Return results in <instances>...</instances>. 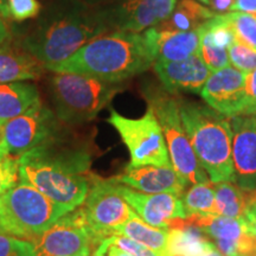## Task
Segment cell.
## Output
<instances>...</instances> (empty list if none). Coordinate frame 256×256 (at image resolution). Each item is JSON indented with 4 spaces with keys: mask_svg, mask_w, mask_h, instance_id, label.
<instances>
[{
    "mask_svg": "<svg viewBox=\"0 0 256 256\" xmlns=\"http://www.w3.org/2000/svg\"><path fill=\"white\" fill-rule=\"evenodd\" d=\"M8 18L16 22H23L26 19L37 17L40 14V4L37 0H8Z\"/></svg>",
    "mask_w": 256,
    "mask_h": 256,
    "instance_id": "30",
    "label": "cell"
},
{
    "mask_svg": "<svg viewBox=\"0 0 256 256\" xmlns=\"http://www.w3.org/2000/svg\"><path fill=\"white\" fill-rule=\"evenodd\" d=\"M82 2H84L86 4L92 6V5H96V4H100V2H104V0H82Z\"/></svg>",
    "mask_w": 256,
    "mask_h": 256,
    "instance_id": "42",
    "label": "cell"
},
{
    "mask_svg": "<svg viewBox=\"0 0 256 256\" xmlns=\"http://www.w3.org/2000/svg\"><path fill=\"white\" fill-rule=\"evenodd\" d=\"M156 60V51L145 32L112 31L94 38L51 72L83 74L104 81L124 82L145 72Z\"/></svg>",
    "mask_w": 256,
    "mask_h": 256,
    "instance_id": "3",
    "label": "cell"
},
{
    "mask_svg": "<svg viewBox=\"0 0 256 256\" xmlns=\"http://www.w3.org/2000/svg\"><path fill=\"white\" fill-rule=\"evenodd\" d=\"M0 232L11 234V235H14V228H12L8 214H6L5 206L4 204H2V198H0Z\"/></svg>",
    "mask_w": 256,
    "mask_h": 256,
    "instance_id": "36",
    "label": "cell"
},
{
    "mask_svg": "<svg viewBox=\"0 0 256 256\" xmlns=\"http://www.w3.org/2000/svg\"><path fill=\"white\" fill-rule=\"evenodd\" d=\"M108 124H112L130 153V168L158 166L172 168L164 134L154 112L147 104L146 113L139 119H130L110 110Z\"/></svg>",
    "mask_w": 256,
    "mask_h": 256,
    "instance_id": "8",
    "label": "cell"
},
{
    "mask_svg": "<svg viewBox=\"0 0 256 256\" xmlns=\"http://www.w3.org/2000/svg\"><path fill=\"white\" fill-rule=\"evenodd\" d=\"M254 16H256V14H254Z\"/></svg>",
    "mask_w": 256,
    "mask_h": 256,
    "instance_id": "46",
    "label": "cell"
},
{
    "mask_svg": "<svg viewBox=\"0 0 256 256\" xmlns=\"http://www.w3.org/2000/svg\"><path fill=\"white\" fill-rule=\"evenodd\" d=\"M185 133L211 183L234 182L230 118L208 104L177 98Z\"/></svg>",
    "mask_w": 256,
    "mask_h": 256,
    "instance_id": "4",
    "label": "cell"
},
{
    "mask_svg": "<svg viewBox=\"0 0 256 256\" xmlns=\"http://www.w3.org/2000/svg\"><path fill=\"white\" fill-rule=\"evenodd\" d=\"M217 14L196 0H180L165 22L156 25L166 31H194L206 24Z\"/></svg>",
    "mask_w": 256,
    "mask_h": 256,
    "instance_id": "22",
    "label": "cell"
},
{
    "mask_svg": "<svg viewBox=\"0 0 256 256\" xmlns=\"http://www.w3.org/2000/svg\"><path fill=\"white\" fill-rule=\"evenodd\" d=\"M200 2H203V4H206V0H200Z\"/></svg>",
    "mask_w": 256,
    "mask_h": 256,
    "instance_id": "44",
    "label": "cell"
},
{
    "mask_svg": "<svg viewBox=\"0 0 256 256\" xmlns=\"http://www.w3.org/2000/svg\"><path fill=\"white\" fill-rule=\"evenodd\" d=\"M107 256H133L132 254H130V252L124 250V249H121L118 247V246H115L114 243H110V247L107 249Z\"/></svg>",
    "mask_w": 256,
    "mask_h": 256,
    "instance_id": "40",
    "label": "cell"
},
{
    "mask_svg": "<svg viewBox=\"0 0 256 256\" xmlns=\"http://www.w3.org/2000/svg\"><path fill=\"white\" fill-rule=\"evenodd\" d=\"M230 63L234 68L248 74L256 69V50L235 40L228 49Z\"/></svg>",
    "mask_w": 256,
    "mask_h": 256,
    "instance_id": "29",
    "label": "cell"
},
{
    "mask_svg": "<svg viewBox=\"0 0 256 256\" xmlns=\"http://www.w3.org/2000/svg\"><path fill=\"white\" fill-rule=\"evenodd\" d=\"M107 32L98 10L82 0H52L24 36L22 48L52 70Z\"/></svg>",
    "mask_w": 256,
    "mask_h": 256,
    "instance_id": "2",
    "label": "cell"
},
{
    "mask_svg": "<svg viewBox=\"0 0 256 256\" xmlns=\"http://www.w3.org/2000/svg\"><path fill=\"white\" fill-rule=\"evenodd\" d=\"M44 66L22 46L8 42L0 46V83L23 82L40 78Z\"/></svg>",
    "mask_w": 256,
    "mask_h": 256,
    "instance_id": "19",
    "label": "cell"
},
{
    "mask_svg": "<svg viewBox=\"0 0 256 256\" xmlns=\"http://www.w3.org/2000/svg\"><path fill=\"white\" fill-rule=\"evenodd\" d=\"M119 190L134 212L150 226L170 229L176 220H184L182 197L174 194H145L119 184Z\"/></svg>",
    "mask_w": 256,
    "mask_h": 256,
    "instance_id": "14",
    "label": "cell"
},
{
    "mask_svg": "<svg viewBox=\"0 0 256 256\" xmlns=\"http://www.w3.org/2000/svg\"><path fill=\"white\" fill-rule=\"evenodd\" d=\"M112 243H114L115 246H118L119 248L128 252L133 256H162L159 255L158 252L146 248L145 246L140 244V243L133 241V240L128 238L124 235H118V234H115V235L112 236Z\"/></svg>",
    "mask_w": 256,
    "mask_h": 256,
    "instance_id": "32",
    "label": "cell"
},
{
    "mask_svg": "<svg viewBox=\"0 0 256 256\" xmlns=\"http://www.w3.org/2000/svg\"><path fill=\"white\" fill-rule=\"evenodd\" d=\"M147 104L154 112L164 134L172 168L188 186L210 182L202 168L182 124L177 98L168 92L150 88L145 92Z\"/></svg>",
    "mask_w": 256,
    "mask_h": 256,
    "instance_id": "6",
    "label": "cell"
},
{
    "mask_svg": "<svg viewBox=\"0 0 256 256\" xmlns=\"http://www.w3.org/2000/svg\"><path fill=\"white\" fill-rule=\"evenodd\" d=\"M182 202L188 216L191 215H218L216 208V196L214 183H198L186 188L182 196Z\"/></svg>",
    "mask_w": 256,
    "mask_h": 256,
    "instance_id": "25",
    "label": "cell"
},
{
    "mask_svg": "<svg viewBox=\"0 0 256 256\" xmlns=\"http://www.w3.org/2000/svg\"><path fill=\"white\" fill-rule=\"evenodd\" d=\"M243 220L247 223L249 232L256 236V191H248V202Z\"/></svg>",
    "mask_w": 256,
    "mask_h": 256,
    "instance_id": "34",
    "label": "cell"
},
{
    "mask_svg": "<svg viewBox=\"0 0 256 256\" xmlns=\"http://www.w3.org/2000/svg\"><path fill=\"white\" fill-rule=\"evenodd\" d=\"M185 220L197 228L210 242L235 241L249 232L243 218H230L220 215H191Z\"/></svg>",
    "mask_w": 256,
    "mask_h": 256,
    "instance_id": "21",
    "label": "cell"
},
{
    "mask_svg": "<svg viewBox=\"0 0 256 256\" xmlns=\"http://www.w3.org/2000/svg\"><path fill=\"white\" fill-rule=\"evenodd\" d=\"M168 229L156 228L140 218L133 211L130 218L118 230V235H124L146 248L158 252L162 256H168Z\"/></svg>",
    "mask_w": 256,
    "mask_h": 256,
    "instance_id": "23",
    "label": "cell"
},
{
    "mask_svg": "<svg viewBox=\"0 0 256 256\" xmlns=\"http://www.w3.org/2000/svg\"><path fill=\"white\" fill-rule=\"evenodd\" d=\"M177 0H119L98 8L101 20L110 31L140 32L165 22Z\"/></svg>",
    "mask_w": 256,
    "mask_h": 256,
    "instance_id": "11",
    "label": "cell"
},
{
    "mask_svg": "<svg viewBox=\"0 0 256 256\" xmlns=\"http://www.w3.org/2000/svg\"><path fill=\"white\" fill-rule=\"evenodd\" d=\"M81 256H89V254H84V255H81Z\"/></svg>",
    "mask_w": 256,
    "mask_h": 256,
    "instance_id": "45",
    "label": "cell"
},
{
    "mask_svg": "<svg viewBox=\"0 0 256 256\" xmlns=\"http://www.w3.org/2000/svg\"><path fill=\"white\" fill-rule=\"evenodd\" d=\"M6 2L8 0H0V14L4 18H8V8H6Z\"/></svg>",
    "mask_w": 256,
    "mask_h": 256,
    "instance_id": "41",
    "label": "cell"
},
{
    "mask_svg": "<svg viewBox=\"0 0 256 256\" xmlns=\"http://www.w3.org/2000/svg\"><path fill=\"white\" fill-rule=\"evenodd\" d=\"M235 40L256 50V16L246 12L222 14Z\"/></svg>",
    "mask_w": 256,
    "mask_h": 256,
    "instance_id": "26",
    "label": "cell"
},
{
    "mask_svg": "<svg viewBox=\"0 0 256 256\" xmlns=\"http://www.w3.org/2000/svg\"><path fill=\"white\" fill-rule=\"evenodd\" d=\"M246 76L247 74L230 66L211 72L200 92L202 98L224 116L242 115L246 100Z\"/></svg>",
    "mask_w": 256,
    "mask_h": 256,
    "instance_id": "13",
    "label": "cell"
},
{
    "mask_svg": "<svg viewBox=\"0 0 256 256\" xmlns=\"http://www.w3.org/2000/svg\"><path fill=\"white\" fill-rule=\"evenodd\" d=\"M232 11L254 14H256V0H235Z\"/></svg>",
    "mask_w": 256,
    "mask_h": 256,
    "instance_id": "35",
    "label": "cell"
},
{
    "mask_svg": "<svg viewBox=\"0 0 256 256\" xmlns=\"http://www.w3.org/2000/svg\"><path fill=\"white\" fill-rule=\"evenodd\" d=\"M10 37V32L8 28V25H6L4 17H2V14H0V46L8 42Z\"/></svg>",
    "mask_w": 256,
    "mask_h": 256,
    "instance_id": "39",
    "label": "cell"
},
{
    "mask_svg": "<svg viewBox=\"0 0 256 256\" xmlns=\"http://www.w3.org/2000/svg\"><path fill=\"white\" fill-rule=\"evenodd\" d=\"M37 256H81L90 252L92 238L82 208H76L32 240Z\"/></svg>",
    "mask_w": 256,
    "mask_h": 256,
    "instance_id": "12",
    "label": "cell"
},
{
    "mask_svg": "<svg viewBox=\"0 0 256 256\" xmlns=\"http://www.w3.org/2000/svg\"><path fill=\"white\" fill-rule=\"evenodd\" d=\"M200 56L211 72H218V70L230 66L229 54L228 50L226 49H218V48L211 46L209 44L200 43Z\"/></svg>",
    "mask_w": 256,
    "mask_h": 256,
    "instance_id": "31",
    "label": "cell"
},
{
    "mask_svg": "<svg viewBox=\"0 0 256 256\" xmlns=\"http://www.w3.org/2000/svg\"><path fill=\"white\" fill-rule=\"evenodd\" d=\"M232 130L234 183L246 191H256V116L230 118Z\"/></svg>",
    "mask_w": 256,
    "mask_h": 256,
    "instance_id": "15",
    "label": "cell"
},
{
    "mask_svg": "<svg viewBox=\"0 0 256 256\" xmlns=\"http://www.w3.org/2000/svg\"><path fill=\"white\" fill-rule=\"evenodd\" d=\"M58 118L42 102L4 124L2 144L10 154L20 156L62 134Z\"/></svg>",
    "mask_w": 256,
    "mask_h": 256,
    "instance_id": "10",
    "label": "cell"
},
{
    "mask_svg": "<svg viewBox=\"0 0 256 256\" xmlns=\"http://www.w3.org/2000/svg\"><path fill=\"white\" fill-rule=\"evenodd\" d=\"M242 115L256 116V69L246 76V100Z\"/></svg>",
    "mask_w": 256,
    "mask_h": 256,
    "instance_id": "33",
    "label": "cell"
},
{
    "mask_svg": "<svg viewBox=\"0 0 256 256\" xmlns=\"http://www.w3.org/2000/svg\"><path fill=\"white\" fill-rule=\"evenodd\" d=\"M92 238V246H98L106 238L118 232L132 216L133 210L124 200L119 183L112 179L92 176L87 198L82 204Z\"/></svg>",
    "mask_w": 256,
    "mask_h": 256,
    "instance_id": "9",
    "label": "cell"
},
{
    "mask_svg": "<svg viewBox=\"0 0 256 256\" xmlns=\"http://www.w3.org/2000/svg\"><path fill=\"white\" fill-rule=\"evenodd\" d=\"M110 243H112L110 238L104 240L100 244L96 246L95 250L92 252V256H106V252H107V249H108V247H110Z\"/></svg>",
    "mask_w": 256,
    "mask_h": 256,
    "instance_id": "37",
    "label": "cell"
},
{
    "mask_svg": "<svg viewBox=\"0 0 256 256\" xmlns=\"http://www.w3.org/2000/svg\"><path fill=\"white\" fill-rule=\"evenodd\" d=\"M0 256H37L34 242L0 232Z\"/></svg>",
    "mask_w": 256,
    "mask_h": 256,
    "instance_id": "28",
    "label": "cell"
},
{
    "mask_svg": "<svg viewBox=\"0 0 256 256\" xmlns=\"http://www.w3.org/2000/svg\"><path fill=\"white\" fill-rule=\"evenodd\" d=\"M14 228V235L32 241L72 211L56 203L36 188L17 184L0 196Z\"/></svg>",
    "mask_w": 256,
    "mask_h": 256,
    "instance_id": "7",
    "label": "cell"
},
{
    "mask_svg": "<svg viewBox=\"0 0 256 256\" xmlns=\"http://www.w3.org/2000/svg\"><path fill=\"white\" fill-rule=\"evenodd\" d=\"M122 84L83 74L55 72L50 89L56 116L66 124L88 122L124 90Z\"/></svg>",
    "mask_w": 256,
    "mask_h": 256,
    "instance_id": "5",
    "label": "cell"
},
{
    "mask_svg": "<svg viewBox=\"0 0 256 256\" xmlns=\"http://www.w3.org/2000/svg\"><path fill=\"white\" fill-rule=\"evenodd\" d=\"M20 183L36 188L56 203L75 210L84 203L92 179V154L62 134L18 159Z\"/></svg>",
    "mask_w": 256,
    "mask_h": 256,
    "instance_id": "1",
    "label": "cell"
},
{
    "mask_svg": "<svg viewBox=\"0 0 256 256\" xmlns=\"http://www.w3.org/2000/svg\"><path fill=\"white\" fill-rule=\"evenodd\" d=\"M2 130H4V124L0 121V142H2Z\"/></svg>",
    "mask_w": 256,
    "mask_h": 256,
    "instance_id": "43",
    "label": "cell"
},
{
    "mask_svg": "<svg viewBox=\"0 0 256 256\" xmlns=\"http://www.w3.org/2000/svg\"><path fill=\"white\" fill-rule=\"evenodd\" d=\"M18 156L10 154L0 144V196L18 184Z\"/></svg>",
    "mask_w": 256,
    "mask_h": 256,
    "instance_id": "27",
    "label": "cell"
},
{
    "mask_svg": "<svg viewBox=\"0 0 256 256\" xmlns=\"http://www.w3.org/2000/svg\"><path fill=\"white\" fill-rule=\"evenodd\" d=\"M145 34L156 51V60L177 62L200 54V28L194 31H166L154 26L146 30Z\"/></svg>",
    "mask_w": 256,
    "mask_h": 256,
    "instance_id": "18",
    "label": "cell"
},
{
    "mask_svg": "<svg viewBox=\"0 0 256 256\" xmlns=\"http://www.w3.org/2000/svg\"><path fill=\"white\" fill-rule=\"evenodd\" d=\"M217 214L230 218H243L248 202V191L234 182H220L214 184Z\"/></svg>",
    "mask_w": 256,
    "mask_h": 256,
    "instance_id": "24",
    "label": "cell"
},
{
    "mask_svg": "<svg viewBox=\"0 0 256 256\" xmlns=\"http://www.w3.org/2000/svg\"><path fill=\"white\" fill-rule=\"evenodd\" d=\"M113 179L116 183L145 194H174L182 197L188 188L174 168L152 165L140 168L127 166L122 174Z\"/></svg>",
    "mask_w": 256,
    "mask_h": 256,
    "instance_id": "17",
    "label": "cell"
},
{
    "mask_svg": "<svg viewBox=\"0 0 256 256\" xmlns=\"http://www.w3.org/2000/svg\"><path fill=\"white\" fill-rule=\"evenodd\" d=\"M153 70L164 90L170 94H178L180 92H200L211 75L200 54L177 62L156 60L153 64Z\"/></svg>",
    "mask_w": 256,
    "mask_h": 256,
    "instance_id": "16",
    "label": "cell"
},
{
    "mask_svg": "<svg viewBox=\"0 0 256 256\" xmlns=\"http://www.w3.org/2000/svg\"><path fill=\"white\" fill-rule=\"evenodd\" d=\"M40 102L36 86L25 82L0 83V121L14 119Z\"/></svg>",
    "mask_w": 256,
    "mask_h": 256,
    "instance_id": "20",
    "label": "cell"
},
{
    "mask_svg": "<svg viewBox=\"0 0 256 256\" xmlns=\"http://www.w3.org/2000/svg\"><path fill=\"white\" fill-rule=\"evenodd\" d=\"M200 256H223V255L222 252L216 248V246L212 242L208 241L206 247H204L203 252H202V254Z\"/></svg>",
    "mask_w": 256,
    "mask_h": 256,
    "instance_id": "38",
    "label": "cell"
}]
</instances>
